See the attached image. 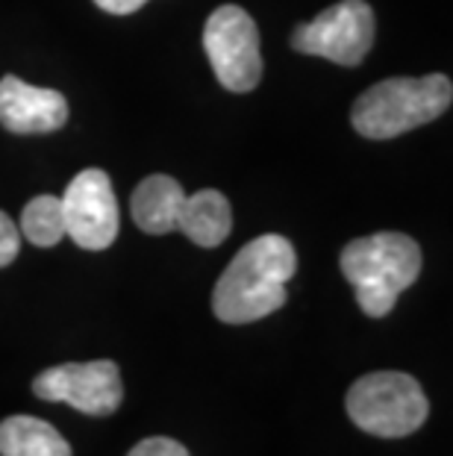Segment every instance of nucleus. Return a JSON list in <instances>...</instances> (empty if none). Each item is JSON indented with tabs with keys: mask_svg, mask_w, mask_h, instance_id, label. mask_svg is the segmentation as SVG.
Listing matches in <instances>:
<instances>
[{
	"mask_svg": "<svg viewBox=\"0 0 453 456\" xmlns=\"http://www.w3.org/2000/svg\"><path fill=\"white\" fill-rule=\"evenodd\" d=\"M69 121V101L56 89L24 83L21 77L6 74L0 80V124L18 135L56 133Z\"/></svg>",
	"mask_w": 453,
	"mask_h": 456,
	"instance_id": "nucleus-9",
	"label": "nucleus"
},
{
	"mask_svg": "<svg viewBox=\"0 0 453 456\" xmlns=\"http://www.w3.org/2000/svg\"><path fill=\"white\" fill-rule=\"evenodd\" d=\"M21 232L36 248H53L65 239V212L56 195H38L21 212Z\"/></svg>",
	"mask_w": 453,
	"mask_h": 456,
	"instance_id": "nucleus-13",
	"label": "nucleus"
},
{
	"mask_svg": "<svg viewBox=\"0 0 453 456\" xmlns=\"http://www.w3.org/2000/svg\"><path fill=\"white\" fill-rule=\"evenodd\" d=\"M177 230L200 248H218L233 230V209L218 189H204L182 198Z\"/></svg>",
	"mask_w": 453,
	"mask_h": 456,
	"instance_id": "nucleus-11",
	"label": "nucleus"
},
{
	"mask_svg": "<svg viewBox=\"0 0 453 456\" xmlns=\"http://www.w3.org/2000/svg\"><path fill=\"white\" fill-rule=\"evenodd\" d=\"M297 271L295 245L268 232L239 250L212 292V313L224 324H254L286 304V283Z\"/></svg>",
	"mask_w": 453,
	"mask_h": 456,
	"instance_id": "nucleus-1",
	"label": "nucleus"
},
{
	"mask_svg": "<svg viewBox=\"0 0 453 456\" xmlns=\"http://www.w3.org/2000/svg\"><path fill=\"white\" fill-rule=\"evenodd\" d=\"M186 191L168 174H150L133 191V221L148 236H166L177 230L180 207Z\"/></svg>",
	"mask_w": 453,
	"mask_h": 456,
	"instance_id": "nucleus-10",
	"label": "nucleus"
},
{
	"mask_svg": "<svg viewBox=\"0 0 453 456\" xmlns=\"http://www.w3.org/2000/svg\"><path fill=\"white\" fill-rule=\"evenodd\" d=\"M127 456H189V451L182 448L180 442H174V439H166V436H153V439L139 442Z\"/></svg>",
	"mask_w": 453,
	"mask_h": 456,
	"instance_id": "nucleus-15",
	"label": "nucleus"
},
{
	"mask_svg": "<svg viewBox=\"0 0 453 456\" xmlns=\"http://www.w3.org/2000/svg\"><path fill=\"white\" fill-rule=\"evenodd\" d=\"M344 410L360 430L380 439H403L427 421L430 403L416 377L403 371H374L351 386Z\"/></svg>",
	"mask_w": 453,
	"mask_h": 456,
	"instance_id": "nucleus-4",
	"label": "nucleus"
},
{
	"mask_svg": "<svg viewBox=\"0 0 453 456\" xmlns=\"http://www.w3.org/2000/svg\"><path fill=\"white\" fill-rule=\"evenodd\" d=\"M342 274L368 318H385L421 274V248L403 232H374L342 250Z\"/></svg>",
	"mask_w": 453,
	"mask_h": 456,
	"instance_id": "nucleus-2",
	"label": "nucleus"
},
{
	"mask_svg": "<svg viewBox=\"0 0 453 456\" xmlns=\"http://www.w3.org/2000/svg\"><path fill=\"white\" fill-rule=\"evenodd\" d=\"M60 200L65 212V236H71L83 250H106L118 239V200L106 171H80Z\"/></svg>",
	"mask_w": 453,
	"mask_h": 456,
	"instance_id": "nucleus-8",
	"label": "nucleus"
},
{
	"mask_svg": "<svg viewBox=\"0 0 453 456\" xmlns=\"http://www.w3.org/2000/svg\"><path fill=\"white\" fill-rule=\"evenodd\" d=\"M453 101V86L445 74L427 77H392L368 92H362L353 103L351 121L353 130L365 139L385 142L436 121Z\"/></svg>",
	"mask_w": 453,
	"mask_h": 456,
	"instance_id": "nucleus-3",
	"label": "nucleus"
},
{
	"mask_svg": "<svg viewBox=\"0 0 453 456\" xmlns=\"http://www.w3.org/2000/svg\"><path fill=\"white\" fill-rule=\"evenodd\" d=\"M204 51L212 62L218 83L227 92H254L263 80V53L259 30L242 6L227 4L209 15L204 27Z\"/></svg>",
	"mask_w": 453,
	"mask_h": 456,
	"instance_id": "nucleus-5",
	"label": "nucleus"
},
{
	"mask_svg": "<svg viewBox=\"0 0 453 456\" xmlns=\"http://www.w3.org/2000/svg\"><path fill=\"white\" fill-rule=\"evenodd\" d=\"M0 456H71V444L53 424L33 415L0 421Z\"/></svg>",
	"mask_w": 453,
	"mask_h": 456,
	"instance_id": "nucleus-12",
	"label": "nucleus"
},
{
	"mask_svg": "<svg viewBox=\"0 0 453 456\" xmlns=\"http://www.w3.org/2000/svg\"><path fill=\"white\" fill-rule=\"evenodd\" d=\"M33 392L42 401L69 403L77 412L94 415V419L112 415L124 401L121 371L112 359L53 365L36 377Z\"/></svg>",
	"mask_w": 453,
	"mask_h": 456,
	"instance_id": "nucleus-7",
	"label": "nucleus"
},
{
	"mask_svg": "<svg viewBox=\"0 0 453 456\" xmlns=\"http://www.w3.org/2000/svg\"><path fill=\"white\" fill-rule=\"evenodd\" d=\"M103 12H112V15H133L136 9H142L148 0H94Z\"/></svg>",
	"mask_w": 453,
	"mask_h": 456,
	"instance_id": "nucleus-16",
	"label": "nucleus"
},
{
	"mask_svg": "<svg viewBox=\"0 0 453 456\" xmlns=\"http://www.w3.org/2000/svg\"><path fill=\"white\" fill-rule=\"evenodd\" d=\"M374 45V9L365 0H342L324 9L315 21L297 27L292 47L297 53L324 56L336 65L353 68Z\"/></svg>",
	"mask_w": 453,
	"mask_h": 456,
	"instance_id": "nucleus-6",
	"label": "nucleus"
},
{
	"mask_svg": "<svg viewBox=\"0 0 453 456\" xmlns=\"http://www.w3.org/2000/svg\"><path fill=\"white\" fill-rule=\"evenodd\" d=\"M18 250H21V232L12 218L0 209V268H6L9 262H15Z\"/></svg>",
	"mask_w": 453,
	"mask_h": 456,
	"instance_id": "nucleus-14",
	"label": "nucleus"
}]
</instances>
